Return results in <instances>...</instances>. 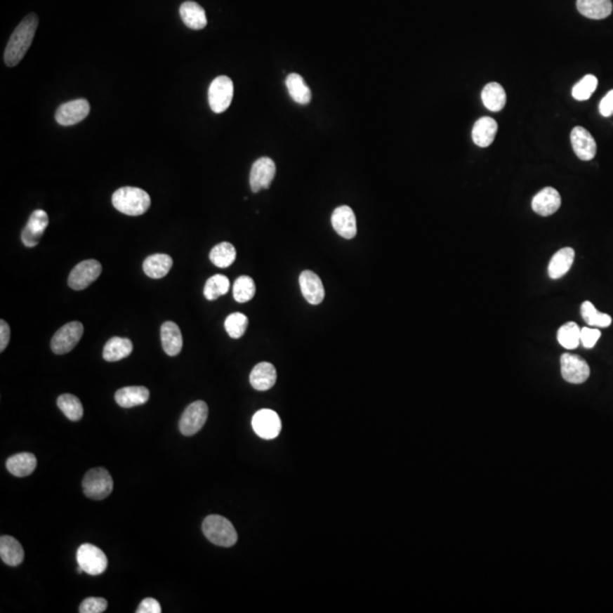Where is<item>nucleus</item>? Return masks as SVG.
I'll list each match as a JSON object with an SVG mask.
<instances>
[{"mask_svg": "<svg viewBox=\"0 0 613 613\" xmlns=\"http://www.w3.org/2000/svg\"><path fill=\"white\" fill-rule=\"evenodd\" d=\"M581 310L585 323L592 327H609L612 323V318L607 314L596 310L591 301L583 303Z\"/></svg>", "mask_w": 613, "mask_h": 613, "instance_id": "36", "label": "nucleus"}, {"mask_svg": "<svg viewBox=\"0 0 613 613\" xmlns=\"http://www.w3.org/2000/svg\"><path fill=\"white\" fill-rule=\"evenodd\" d=\"M7 470L16 477H27L32 474L37 468V458L29 452L18 454L8 458L6 461Z\"/></svg>", "mask_w": 613, "mask_h": 613, "instance_id": "29", "label": "nucleus"}, {"mask_svg": "<svg viewBox=\"0 0 613 613\" xmlns=\"http://www.w3.org/2000/svg\"><path fill=\"white\" fill-rule=\"evenodd\" d=\"M561 206L560 193L554 187H544L541 190L532 202V208L541 216H551L557 213Z\"/></svg>", "mask_w": 613, "mask_h": 613, "instance_id": "18", "label": "nucleus"}, {"mask_svg": "<svg viewBox=\"0 0 613 613\" xmlns=\"http://www.w3.org/2000/svg\"><path fill=\"white\" fill-rule=\"evenodd\" d=\"M276 369L270 362H259L250 374V384L257 391H267L275 385Z\"/></svg>", "mask_w": 613, "mask_h": 613, "instance_id": "19", "label": "nucleus"}, {"mask_svg": "<svg viewBox=\"0 0 613 613\" xmlns=\"http://www.w3.org/2000/svg\"><path fill=\"white\" fill-rule=\"evenodd\" d=\"M570 141H572V148L575 152L576 156L579 159L592 160L595 157L596 152H598V145H596L595 140L593 138L592 134L581 126H576L572 128L570 133Z\"/></svg>", "mask_w": 613, "mask_h": 613, "instance_id": "15", "label": "nucleus"}, {"mask_svg": "<svg viewBox=\"0 0 613 613\" xmlns=\"http://www.w3.org/2000/svg\"><path fill=\"white\" fill-rule=\"evenodd\" d=\"M598 81L594 75H585L575 86L572 88V97L576 100L584 101L591 98L598 88Z\"/></svg>", "mask_w": 613, "mask_h": 613, "instance_id": "39", "label": "nucleus"}, {"mask_svg": "<svg viewBox=\"0 0 613 613\" xmlns=\"http://www.w3.org/2000/svg\"><path fill=\"white\" fill-rule=\"evenodd\" d=\"M300 289L305 299L310 305H319L325 298L323 282L317 274L311 270H303L299 277Z\"/></svg>", "mask_w": 613, "mask_h": 613, "instance_id": "17", "label": "nucleus"}, {"mask_svg": "<svg viewBox=\"0 0 613 613\" xmlns=\"http://www.w3.org/2000/svg\"><path fill=\"white\" fill-rule=\"evenodd\" d=\"M114 207L128 216H140L148 211L152 199L145 190L124 187L117 190L112 197Z\"/></svg>", "mask_w": 613, "mask_h": 613, "instance_id": "2", "label": "nucleus"}, {"mask_svg": "<svg viewBox=\"0 0 613 613\" xmlns=\"http://www.w3.org/2000/svg\"><path fill=\"white\" fill-rule=\"evenodd\" d=\"M84 327L80 322H71L60 327L51 338V350L56 355H65L77 347L84 335Z\"/></svg>", "mask_w": 613, "mask_h": 613, "instance_id": "7", "label": "nucleus"}, {"mask_svg": "<svg viewBox=\"0 0 613 613\" xmlns=\"http://www.w3.org/2000/svg\"><path fill=\"white\" fill-rule=\"evenodd\" d=\"M108 603L103 598H88L81 603L80 613H103L106 611Z\"/></svg>", "mask_w": 613, "mask_h": 613, "instance_id": "40", "label": "nucleus"}, {"mask_svg": "<svg viewBox=\"0 0 613 613\" xmlns=\"http://www.w3.org/2000/svg\"><path fill=\"white\" fill-rule=\"evenodd\" d=\"M133 351V343L130 338L114 336L105 344L103 357L108 362H119L130 356Z\"/></svg>", "mask_w": 613, "mask_h": 613, "instance_id": "25", "label": "nucleus"}, {"mask_svg": "<svg viewBox=\"0 0 613 613\" xmlns=\"http://www.w3.org/2000/svg\"><path fill=\"white\" fill-rule=\"evenodd\" d=\"M150 392L145 386H128L116 392L115 400L121 408H133L148 402Z\"/></svg>", "mask_w": 613, "mask_h": 613, "instance_id": "22", "label": "nucleus"}, {"mask_svg": "<svg viewBox=\"0 0 613 613\" xmlns=\"http://www.w3.org/2000/svg\"><path fill=\"white\" fill-rule=\"evenodd\" d=\"M332 225L340 237L351 240L357 235L356 215L349 206H340L332 213Z\"/></svg>", "mask_w": 613, "mask_h": 613, "instance_id": "16", "label": "nucleus"}, {"mask_svg": "<svg viewBox=\"0 0 613 613\" xmlns=\"http://www.w3.org/2000/svg\"><path fill=\"white\" fill-rule=\"evenodd\" d=\"M561 375L568 383L581 384L590 377V366L577 355L563 353L561 356Z\"/></svg>", "mask_w": 613, "mask_h": 613, "instance_id": "11", "label": "nucleus"}, {"mask_svg": "<svg viewBox=\"0 0 613 613\" xmlns=\"http://www.w3.org/2000/svg\"><path fill=\"white\" fill-rule=\"evenodd\" d=\"M600 338H601V331L598 329L584 327L581 329V342L583 343L584 348H586V349H592V348L595 347L596 342Z\"/></svg>", "mask_w": 613, "mask_h": 613, "instance_id": "41", "label": "nucleus"}, {"mask_svg": "<svg viewBox=\"0 0 613 613\" xmlns=\"http://www.w3.org/2000/svg\"><path fill=\"white\" fill-rule=\"evenodd\" d=\"M103 272V266L95 259L81 261L72 270L68 276V285L75 291L84 290L98 279Z\"/></svg>", "mask_w": 613, "mask_h": 613, "instance_id": "8", "label": "nucleus"}, {"mask_svg": "<svg viewBox=\"0 0 613 613\" xmlns=\"http://www.w3.org/2000/svg\"><path fill=\"white\" fill-rule=\"evenodd\" d=\"M136 613H160L162 612V607L159 602L152 598H147L140 603L139 607L136 609Z\"/></svg>", "mask_w": 613, "mask_h": 613, "instance_id": "42", "label": "nucleus"}, {"mask_svg": "<svg viewBox=\"0 0 613 613\" xmlns=\"http://www.w3.org/2000/svg\"><path fill=\"white\" fill-rule=\"evenodd\" d=\"M230 286H231V283L226 276L222 275V274L211 276L204 285V296L209 301H213V300L218 299L220 296L228 294Z\"/></svg>", "mask_w": 613, "mask_h": 613, "instance_id": "34", "label": "nucleus"}, {"mask_svg": "<svg viewBox=\"0 0 613 613\" xmlns=\"http://www.w3.org/2000/svg\"><path fill=\"white\" fill-rule=\"evenodd\" d=\"M77 561L79 565L77 572L79 574L86 572L91 576L101 575L103 572H106L108 566L106 554L95 545L89 543L82 544L77 548Z\"/></svg>", "mask_w": 613, "mask_h": 613, "instance_id": "4", "label": "nucleus"}, {"mask_svg": "<svg viewBox=\"0 0 613 613\" xmlns=\"http://www.w3.org/2000/svg\"><path fill=\"white\" fill-rule=\"evenodd\" d=\"M160 338L163 349L166 355L174 357L181 352L183 347V338H182L181 329L173 322H166L162 325L160 329Z\"/></svg>", "mask_w": 613, "mask_h": 613, "instance_id": "21", "label": "nucleus"}, {"mask_svg": "<svg viewBox=\"0 0 613 613\" xmlns=\"http://www.w3.org/2000/svg\"><path fill=\"white\" fill-rule=\"evenodd\" d=\"M209 258L215 266L220 267V268H228L235 263L237 251H235V246L232 243H218L211 249Z\"/></svg>", "mask_w": 613, "mask_h": 613, "instance_id": "32", "label": "nucleus"}, {"mask_svg": "<svg viewBox=\"0 0 613 613\" xmlns=\"http://www.w3.org/2000/svg\"><path fill=\"white\" fill-rule=\"evenodd\" d=\"M208 418L207 403L204 401H196L191 403L180 419V432L184 436H192L202 430L206 424Z\"/></svg>", "mask_w": 613, "mask_h": 613, "instance_id": "9", "label": "nucleus"}, {"mask_svg": "<svg viewBox=\"0 0 613 613\" xmlns=\"http://www.w3.org/2000/svg\"><path fill=\"white\" fill-rule=\"evenodd\" d=\"M574 259H575V251L572 248H563L559 250L552 257L548 264V276L551 279H557L566 275L574 264Z\"/></svg>", "mask_w": 613, "mask_h": 613, "instance_id": "28", "label": "nucleus"}, {"mask_svg": "<svg viewBox=\"0 0 613 613\" xmlns=\"http://www.w3.org/2000/svg\"><path fill=\"white\" fill-rule=\"evenodd\" d=\"M276 165L270 158L261 157L256 160L250 171V187L257 193L263 189H268L275 178Z\"/></svg>", "mask_w": 613, "mask_h": 613, "instance_id": "13", "label": "nucleus"}, {"mask_svg": "<svg viewBox=\"0 0 613 613\" xmlns=\"http://www.w3.org/2000/svg\"><path fill=\"white\" fill-rule=\"evenodd\" d=\"M598 110H600L602 116H605V117L613 115V90L607 92V95L603 97L600 103V106H598Z\"/></svg>", "mask_w": 613, "mask_h": 613, "instance_id": "43", "label": "nucleus"}, {"mask_svg": "<svg viewBox=\"0 0 613 613\" xmlns=\"http://www.w3.org/2000/svg\"><path fill=\"white\" fill-rule=\"evenodd\" d=\"M202 532L208 541L217 546L231 548L237 542L235 526L222 515H211L206 517L202 522Z\"/></svg>", "mask_w": 613, "mask_h": 613, "instance_id": "3", "label": "nucleus"}, {"mask_svg": "<svg viewBox=\"0 0 613 613\" xmlns=\"http://www.w3.org/2000/svg\"><path fill=\"white\" fill-rule=\"evenodd\" d=\"M611 0H577L578 12L585 18L603 20L612 13Z\"/></svg>", "mask_w": 613, "mask_h": 613, "instance_id": "27", "label": "nucleus"}, {"mask_svg": "<svg viewBox=\"0 0 613 613\" xmlns=\"http://www.w3.org/2000/svg\"><path fill=\"white\" fill-rule=\"evenodd\" d=\"M285 84L291 98L294 99L296 104L308 105L310 103L311 91L301 75L296 73L289 74L285 80Z\"/></svg>", "mask_w": 613, "mask_h": 613, "instance_id": "31", "label": "nucleus"}, {"mask_svg": "<svg viewBox=\"0 0 613 613\" xmlns=\"http://www.w3.org/2000/svg\"><path fill=\"white\" fill-rule=\"evenodd\" d=\"M182 21L192 30H202L207 25L206 12L199 4L195 1H185L180 7Z\"/></svg>", "mask_w": 613, "mask_h": 613, "instance_id": "23", "label": "nucleus"}, {"mask_svg": "<svg viewBox=\"0 0 613 613\" xmlns=\"http://www.w3.org/2000/svg\"><path fill=\"white\" fill-rule=\"evenodd\" d=\"M498 132V123L492 117H482L475 123L471 136L475 145L486 148L492 145Z\"/></svg>", "mask_w": 613, "mask_h": 613, "instance_id": "20", "label": "nucleus"}, {"mask_svg": "<svg viewBox=\"0 0 613 613\" xmlns=\"http://www.w3.org/2000/svg\"><path fill=\"white\" fill-rule=\"evenodd\" d=\"M235 95V86L231 79L220 75L213 81L208 90V101L213 113H224L228 110Z\"/></svg>", "mask_w": 613, "mask_h": 613, "instance_id": "6", "label": "nucleus"}, {"mask_svg": "<svg viewBox=\"0 0 613 613\" xmlns=\"http://www.w3.org/2000/svg\"><path fill=\"white\" fill-rule=\"evenodd\" d=\"M49 224V217L47 213L41 209H37L31 213L27 224L22 231V242L27 248H33L38 246L39 241L41 240L42 235L45 233L46 228Z\"/></svg>", "mask_w": 613, "mask_h": 613, "instance_id": "14", "label": "nucleus"}, {"mask_svg": "<svg viewBox=\"0 0 613 613\" xmlns=\"http://www.w3.org/2000/svg\"><path fill=\"white\" fill-rule=\"evenodd\" d=\"M0 557L8 566H18L24 560L23 546L14 537L4 535L0 539Z\"/></svg>", "mask_w": 613, "mask_h": 613, "instance_id": "26", "label": "nucleus"}, {"mask_svg": "<svg viewBox=\"0 0 613 613\" xmlns=\"http://www.w3.org/2000/svg\"><path fill=\"white\" fill-rule=\"evenodd\" d=\"M89 113V101L86 99H77L60 105L57 108L55 119L62 126H72L86 119Z\"/></svg>", "mask_w": 613, "mask_h": 613, "instance_id": "12", "label": "nucleus"}, {"mask_svg": "<svg viewBox=\"0 0 613 613\" xmlns=\"http://www.w3.org/2000/svg\"><path fill=\"white\" fill-rule=\"evenodd\" d=\"M38 24V16L34 13H31L22 20L21 23L18 24L12 33L4 53V60L8 67H14L23 60L25 53L32 45Z\"/></svg>", "mask_w": 613, "mask_h": 613, "instance_id": "1", "label": "nucleus"}, {"mask_svg": "<svg viewBox=\"0 0 613 613\" xmlns=\"http://www.w3.org/2000/svg\"><path fill=\"white\" fill-rule=\"evenodd\" d=\"M11 340V329L5 320H0V351L3 352Z\"/></svg>", "mask_w": 613, "mask_h": 613, "instance_id": "44", "label": "nucleus"}, {"mask_svg": "<svg viewBox=\"0 0 613 613\" xmlns=\"http://www.w3.org/2000/svg\"><path fill=\"white\" fill-rule=\"evenodd\" d=\"M252 428L259 437L276 439L282 430L281 418L270 409H261L252 417Z\"/></svg>", "mask_w": 613, "mask_h": 613, "instance_id": "10", "label": "nucleus"}, {"mask_svg": "<svg viewBox=\"0 0 613 613\" xmlns=\"http://www.w3.org/2000/svg\"><path fill=\"white\" fill-rule=\"evenodd\" d=\"M482 100L487 110L496 113L503 110V107L506 106L507 95L501 84L492 82L484 86L482 91Z\"/></svg>", "mask_w": 613, "mask_h": 613, "instance_id": "30", "label": "nucleus"}, {"mask_svg": "<svg viewBox=\"0 0 613 613\" xmlns=\"http://www.w3.org/2000/svg\"><path fill=\"white\" fill-rule=\"evenodd\" d=\"M82 486L88 498L100 501L110 496L113 491L114 482L107 469L93 468L86 473Z\"/></svg>", "mask_w": 613, "mask_h": 613, "instance_id": "5", "label": "nucleus"}, {"mask_svg": "<svg viewBox=\"0 0 613 613\" xmlns=\"http://www.w3.org/2000/svg\"><path fill=\"white\" fill-rule=\"evenodd\" d=\"M224 325H225L226 332L232 338H242L248 329L249 319L246 315L235 312V314L228 316Z\"/></svg>", "mask_w": 613, "mask_h": 613, "instance_id": "38", "label": "nucleus"}, {"mask_svg": "<svg viewBox=\"0 0 613 613\" xmlns=\"http://www.w3.org/2000/svg\"><path fill=\"white\" fill-rule=\"evenodd\" d=\"M256 284L250 276H240L233 285V296L237 303H248L255 296Z\"/></svg>", "mask_w": 613, "mask_h": 613, "instance_id": "37", "label": "nucleus"}, {"mask_svg": "<svg viewBox=\"0 0 613 613\" xmlns=\"http://www.w3.org/2000/svg\"><path fill=\"white\" fill-rule=\"evenodd\" d=\"M557 338L565 349H576L581 343V329L574 322H569L559 329Z\"/></svg>", "mask_w": 613, "mask_h": 613, "instance_id": "35", "label": "nucleus"}, {"mask_svg": "<svg viewBox=\"0 0 613 613\" xmlns=\"http://www.w3.org/2000/svg\"><path fill=\"white\" fill-rule=\"evenodd\" d=\"M57 406L62 414L72 421H81L84 417V406L80 399L73 394H62L57 399Z\"/></svg>", "mask_w": 613, "mask_h": 613, "instance_id": "33", "label": "nucleus"}, {"mask_svg": "<svg viewBox=\"0 0 613 613\" xmlns=\"http://www.w3.org/2000/svg\"><path fill=\"white\" fill-rule=\"evenodd\" d=\"M173 266V259L171 256L165 253H156L149 256L143 261V272L150 279H163L169 274Z\"/></svg>", "mask_w": 613, "mask_h": 613, "instance_id": "24", "label": "nucleus"}]
</instances>
